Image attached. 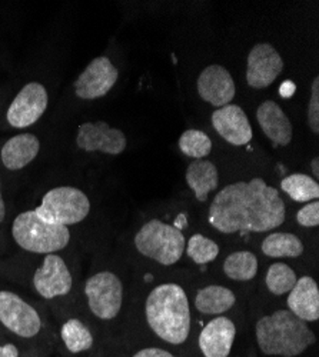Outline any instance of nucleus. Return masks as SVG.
Listing matches in <instances>:
<instances>
[{"label":"nucleus","instance_id":"14","mask_svg":"<svg viewBox=\"0 0 319 357\" xmlns=\"http://www.w3.org/2000/svg\"><path fill=\"white\" fill-rule=\"evenodd\" d=\"M196 87L199 96L218 109L230 105L237 93L234 79L221 65H211L202 70Z\"/></svg>","mask_w":319,"mask_h":357},{"label":"nucleus","instance_id":"10","mask_svg":"<svg viewBox=\"0 0 319 357\" xmlns=\"http://www.w3.org/2000/svg\"><path fill=\"white\" fill-rule=\"evenodd\" d=\"M119 72L107 57L101 56L86 66L75 80V93L79 99L95 100L103 98L116 84Z\"/></svg>","mask_w":319,"mask_h":357},{"label":"nucleus","instance_id":"25","mask_svg":"<svg viewBox=\"0 0 319 357\" xmlns=\"http://www.w3.org/2000/svg\"><path fill=\"white\" fill-rule=\"evenodd\" d=\"M62 340L71 353H82L94 346V336L83 321L79 319L68 320L61 331Z\"/></svg>","mask_w":319,"mask_h":357},{"label":"nucleus","instance_id":"35","mask_svg":"<svg viewBox=\"0 0 319 357\" xmlns=\"http://www.w3.org/2000/svg\"><path fill=\"white\" fill-rule=\"evenodd\" d=\"M311 169H312V173L315 176V181L319 177V158H313L312 162H311Z\"/></svg>","mask_w":319,"mask_h":357},{"label":"nucleus","instance_id":"27","mask_svg":"<svg viewBox=\"0 0 319 357\" xmlns=\"http://www.w3.org/2000/svg\"><path fill=\"white\" fill-rule=\"evenodd\" d=\"M179 149L181 152L188 156L192 158L195 160L204 159L205 156H208L212 151V142L209 139V136L200 130H185L181 137H179Z\"/></svg>","mask_w":319,"mask_h":357},{"label":"nucleus","instance_id":"11","mask_svg":"<svg viewBox=\"0 0 319 357\" xmlns=\"http://www.w3.org/2000/svg\"><path fill=\"white\" fill-rule=\"evenodd\" d=\"M246 62V82L253 89L269 87L283 69L281 54L269 43L255 45Z\"/></svg>","mask_w":319,"mask_h":357},{"label":"nucleus","instance_id":"7","mask_svg":"<svg viewBox=\"0 0 319 357\" xmlns=\"http://www.w3.org/2000/svg\"><path fill=\"white\" fill-rule=\"evenodd\" d=\"M84 294L91 312L102 320H112L119 314L124 303V284L112 272H101L88 279Z\"/></svg>","mask_w":319,"mask_h":357},{"label":"nucleus","instance_id":"33","mask_svg":"<svg viewBox=\"0 0 319 357\" xmlns=\"http://www.w3.org/2000/svg\"><path fill=\"white\" fill-rule=\"evenodd\" d=\"M281 96L282 98H291L295 92V84L292 82H285L282 86H281Z\"/></svg>","mask_w":319,"mask_h":357},{"label":"nucleus","instance_id":"21","mask_svg":"<svg viewBox=\"0 0 319 357\" xmlns=\"http://www.w3.org/2000/svg\"><path fill=\"white\" fill-rule=\"evenodd\" d=\"M237 302L234 291L228 287L211 284L200 289L195 296L196 309L209 316H221L222 313L230 310Z\"/></svg>","mask_w":319,"mask_h":357},{"label":"nucleus","instance_id":"20","mask_svg":"<svg viewBox=\"0 0 319 357\" xmlns=\"http://www.w3.org/2000/svg\"><path fill=\"white\" fill-rule=\"evenodd\" d=\"M186 183L199 202H205L208 195L219 186V173L209 160H193L186 170Z\"/></svg>","mask_w":319,"mask_h":357},{"label":"nucleus","instance_id":"19","mask_svg":"<svg viewBox=\"0 0 319 357\" xmlns=\"http://www.w3.org/2000/svg\"><path fill=\"white\" fill-rule=\"evenodd\" d=\"M40 142L32 133H20L9 139L2 147V163L9 170H20L34 162L39 153Z\"/></svg>","mask_w":319,"mask_h":357},{"label":"nucleus","instance_id":"3","mask_svg":"<svg viewBox=\"0 0 319 357\" xmlns=\"http://www.w3.org/2000/svg\"><path fill=\"white\" fill-rule=\"evenodd\" d=\"M255 333L260 351L267 356L297 357L316 342L306 321L291 310H276L260 317L255 326Z\"/></svg>","mask_w":319,"mask_h":357},{"label":"nucleus","instance_id":"34","mask_svg":"<svg viewBox=\"0 0 319 357\" xmlns=\"http://www.w3.org/2000/svg\"><path fill=\"white\" fill-rule=\"evenodd\" d=\"M6 218V206L2 196V182H0V223H2Z\"/></svg>","mask_w":319,"mask_h":357},{"label":"nucleus","instance_id":"29","mask_svg":"<svg viewBox=\"0 0 319 357\" xmlns=\"http://www.w3.org/2000/svg\"><path fill=\"white\" fill-rule=\"evenodd\" d=\"M308 126L318 135L319 133V77L316 76L311 84V99L308 105Z\"/></svg>","mask_w":319,"mask_h":357},{"label":"nucleus","instance_id":"24","mask_svg":"<svg viewBox=\"0 0 319 357\" xmlns=\"http://www.w3.org/2000/svg\"><path fill=\"white\" fill-rule=\"evenodd\" d=\"M282 190L295 202H313L319 197V185L313 177L302 173L286 176L281 182Z\"/></svg>","mask_w":319,"mask_h":357},{"label":"nucleus","instance_id":"17","mask_svg":"<svg viewBox=\"0 0 319 357\" xmlns=\"http://www.w3.org/2000/svg\"><path fill=\"white\" fill-rule=\"evenodd\" d=\"M259 128L278 146H288L292 142V123L279 105L274 100H265L256 110Z\"/></svg>","mask_w":319,"mask_h":357},{"label":"nucleus","instance_id":"4","mask_svg":"<svg viewBox=\"0 0 319 357\" xmlns=\"http://www.w3.org/2000/svg\"><path fill=\"white\" fill-rule=\"evenodd\" d=\"M12 236L22 249L40 255L59 252L71 242V231L66 226L45 222L35 211L23 212L15 219Z\"/></svg>","mask_w":319,"mask_h":357},{"label":"nucleus","instance_id":"13","mask_svg":"<svg viewBox=\"0 0 319 357\" xmlns=\"http://www.w3.org/2000/svg\"><path fill=\"white\" fill-rule=\"evenodd\" d=\"M34 284L43 299L68 294L72 289V276L65 260L54 253L46 255L42 266L35 272Z\"/></svg>","mask_w":319,"mask_h":357},{"label":"nucleus","instance_id":"15","mask_svg":"<svg viewBox=\"0 0 319 357\" xmlns=\"http://www.w3.org/2000/svg\"><path fill=\"white\" fill-rule=\"evenodd\" d=\"M212 126L218 135L234 146H244L252 140V128L246 113L238 105H226L212 113Z\"/></svg>","mask_w":319,"mask_h":357},{"label":"nucleus","instance_id":"30","mask_svg":"<svg viewBox=\"0 0 319 357\" xmlns=\"http://www.w3.org/2000/svg\"><path fill=\"white\" fill-rule=\"evenodd\" d=\"M297 222L304 227H316L319 225V202H309L297 213Z\"/></svg>","mask_w":319,"mask_h":357},{"label":"nucleus","instance_id":"6","mask_svg":"<svg viewBox=\"0 0 319 357\" xmlns=\"http://www.w3.org/2000/svg\"><path fill=\"white\" fill-rule=\"evenodd\" d=\"M91 212V202L82 190L61 186L49 190L35 213L45 222L72 226L83 222Z\"/></svg>","mask_w":319,"mask_h":357},{"label":"nucleus","instance_id":"12","mask_svg":"<svg viewBox=\"0 0 319 357\" xmlns=\"http://www.w3.org/2000/svg\"><path fill=\"white\" fill-rule=\"evenodd\" d=\"M76 144L84 152H102L118 156L126 149V136L105 122L83 123L76 136Z\"/></svg>","mask_w":319,"mask_h":357},{"label":"nucleus","instance_id":"8","mask_svg":"<svg viewBox=\"0 0 319 357\" xmlns=\"http://www.w3.org/2000/svg\"><path fill=\"white\" fill-rule=\"evenodd\" d=\"M0 323L19 337L31 339L42 329L39 313L13 291H0Z\"/></svg>","mask_w":319,"mask_h":357},{"label":"nucleus","instance_id":"26","mask_svg":"<svg viewBox=\"0 0 319 357\" xmlns=\"http://www.w3.org/2000/svg\"><path fill=\"white\" fill-rule=\"evenodd\" d=\"M297 280H298L297 273L285 263L272 264L268 269V273L265 278L268 290L275 296H282L291 291Z\"/></svg>","mask_w":319,"mask_h":357},{"label":"nucleus","instance_id":"2","mask_svg":"<svg viewBox=\"0 0 319 357\" xmlns=\"http://www.w3.org/2000/svg\"><path fill=\"white\" fill-rule=\"evenodd\" d=\"M152 332L169 344H182L191 333V309L185 290L177 283L155 287L144 305Z\"/></svg>","mask_w":319,"mask_h":357},{"label":"nucleus","instance_id":"16","mask_svg":"<svg viewBox=\"0 0 319 357\" xmlns=\"http://www.w3.org/2000/svg\"><path fill=\"white\" fill-rule=\"evenodd\" d=\"M237 336L235 323L225 316L211 320L199 335V349L204 357H228Z\"/></svg>","mask_w":319,"mask_h":357},{"label":"nucleus","instance_id":"31","mask_svg":"<svg viewBox=\"0 0 319 357\" xmlns=\"http://www.w3.org/2000/svg\"><path fill=\"white\" fill-rule=\"evenodd\" d=\"M133 357H177V356H173L168 350H163L159 347H147L135 353Z\"/></svg>","mask_w":319,"mask_h":357},{"label":"nucleus","instance_id":"9","mask_svg":"<svg viewBox=\"0 0 319 357\" xmlns=\"http://www.w3.org/2000/svg\"><path fill=\"white\" fill-rule=\"evenodd\" d=\"M49 96L43 84L31 82L13 99L8 109V122L16 129H24L36 123L47 109Z\"/></svg>","mask_w":319,"mask_h":357},{"label":"nucleus","instance_id":"22","mask_svg":"<svg viewBox=\"0 0 319 357\" xmlns=\"http://www.w3.org/2000/svg\"><path fill=\"white\" fill-rule=\"evenodd\" d=\"M260 249L265 256L272 259H295L304 253V243L292 233L276 231L265 237Z\"/></svg>","mask_w":319,"mask_h":357},{"label":"nucleus","instance_id":"28","mask_svg":"<svg viewBox=\"0 0 319 357\" xmlns=\"http://www.w3.org/2000/svg\"><path fill=\"white\" fill-rule=\"evenodd\" d=\"M188 256L196 264H207L219 256V246L204 234H193L186 245Z\"/></svg>","mask_w":319,"mask_h":357},{"label":"nucleus","instance_id":"1","mask_svg":"<svg viewBox=\"0 0 319 357\" xmlns=\"http://www.w3.org/2000/svg\"><path fill=\"white\" fill-rule=\"evenodd\" d=\"M208 220L225 234L269 231L285 222V203L275 188L255 177L219 190L211 203Z\"/></svg>","mask_w":319,"mask_h":357},{"label":"nucleus","instance_id":"18","mask_svg":"<svg viewBox=\"0 0 319 357\" xmlns=\"http://www.w3.org/2000/svg\"><path fill=\"white\" fill-rule=\"evenodd\" d=\"M288 310L304 321H316L319 319V289L318 283L304 276L297 280L294 289L288 294Z\"/></svg>","mask_w":319,"mask_h":357},{"label":"nucleus","instance_id":"23","mask_svg":"<svg viewBox=\"0 0 319 357\" xmlns=\"http://www.w3.org/2000/svg\"><path fill=\"white\" fill-rule=\"evenodd\" d=\"M223 272L232 280L249 282L258 273V259L246 250L230 253L223 261Z\"/></svg>","mask_w":319,"mask_h":357},{"label":"nucleus","instance_id":"5","mask_svg":"<svg viewBox=\"0 0 319 357\" xmlns=\"http://www.w3.org/2000/svg\"><path fill=\"white\" fill-rule=\"evenodd\" d=\"M135 246L143 256L159 264L172 266L181 260L185 252V236L175 226L154 219L139 229Z\"/></svg>","mask_w":319,"mask_h":357},{"label":"nucleus","instance_id":"32","mask_svg":"<svg viewBox=\"0 0 319 357\" xmlns=\"http://www.w3.org/2000/svg\"><path fill=\"white\" fill-rule=\"evenodd\" d=\"M0 357H19V350L15 344H3L0 346Z\"/></svg>","mask_w":319,"mask_h":357}]
</instances>
